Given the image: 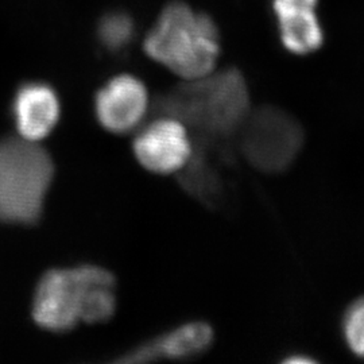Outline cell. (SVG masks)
<instances>
[{
	"instance_id": "cell-1",
	"label": "cell",
	"mask_w": 364,
	"mask_h": 364,
	"mask_svg": "<svg viewBox=\"0 0 364 364\" xmlns=\"http://www.w3.org/2000/svg\"><path fill=\"white\" fill-rule=\"evenodd\" d=\"M151 108L154 117L178 119L193 139L215 144L236 138L251 111L246 80L235 68L185 81L158 97Z\"/></svg>"
},
{
	"instance_id": "cell-9",
	"label": "cell",
	"mask_w": 364,
	"mask_h": 364,
	"mask_svg": "<svg viewBox=\"0 0 364 364\" xmlns=\"http://www.w3.org/2000/svg\"><path fill=\"white\" fill-rule=\"evenodd\" d=\"M11 115L21 138L39 142L50 135L60 122V99L45 82H26L14 96Z\"/></svg>"
},
{
	"instance_id": "cell-6",
	"label": "cell",
	"mask_w": 364,
	"mask_h": 364,
	"mask_svg": "<svg viewBox=\"0 0 364 364\" xmlns=\"http://www.w3.org/2000/svg\"><path fill=\"white\" fill-rule=\"evenodd\" d=\"M132 151L144 169L156 174L181 171L193 153L191 132L178 119L158 115L136 132Z\"/></svg>"
},
{
	"instance_id": "cell-4",
	"label": "cell",
	"mask_w": 364,
	"mask_h": 364,
	"mask_svg": "<svg viewBox=\"0 0 364 364\" xmlns=\"http://www.w3.org/2000/svg\"><path fill=\"white\" fill-rule=\"evenodd\" d=\"M115 275L103 266L85 263L50 269L39 278L31 304L34 323L49 332H69L81 323L90 287Z\"/></svg>"
},
{
	"instance_id": "cell-8",
	"label": "cell",
	"mask_w": 364,
	"mask_h": 364,
	"mask_svg": "<svg viewBox=\"0 0 364 364\" xmlns=\"http://www.w3.org/2000/svg\"><path fill=\"white\" fill-rule=\"evenodd\" d=\"M213 343V329L204 321H189L169 332L122 353L115 363H150L156 360H188L208 351Z\"/></svg>"
},
{
	"instance_id": "cell-7",
	"label": "cell",
	"mask_w": 364,
	"mask_h": 364,
	"mask_svg": "<svg viewBox=\"0 0 364 364\" xmlns=\"http://www.w3.org/2000/svg\"><path fill=\"white\" fill-rule=\"evenodd\" d=\"M149 107V93L144 82L131 75L111 78L95 96L96 119L112 134H127L138 129Z\"/></svg>"
},
{
	"instance_id": "cell-10",
	"label": "cell",
	"mask_w": 364,
	"mask_h": 364,
	"mask_svg": "<svg viewBox=\"0 0 364 364\" xmlns=\"http://www.w3.org/2000/svg\"><path fill=\"white\" fill-rule=\"evenodd\" d=\"M318 0H274L279 37L289 52L304 55L316 52L324 42L317 16Z\"/></svg>"
},
{
	"instance_id": "cell-5",
	"label": "cell",
	"mask_w": 364,
	"mask_h": 364,
	"mask_svg": "<svg viewBox=\"0 0 364 364\" xmlns=\"http://www.w3.org/2000/svg\"><path fill=\"white\" fill-rule=\"evenodd\" d=\"M248 164L264 173H281L294 162L304 144L296 117L277 107L250 111L236 134Z\"/></svg>"
},
{
	"instance_id": "cell-11",
	"label": "cell",
	"mask_w": 364,
	"mask_h": 364,
	"mask_svg": "<svg viewBox=\"0 0 364 364\" xmlns=\"http://www.w3.org/2000/svg\"><path fill=\"white\" fill-rule=\"evenodd\" d=\"M343 336L350 351L364 358V297L355 301L343 317Z\"/></svg>"
},
{
	"instance_id": "cell-2",
	"label": "cell",
	"mask_w": 364,
	"mask_h": 364,
	"mask_svg": "<svg viewBox=\"0 0 364 364\" xmlns=\"http://www.w3.org/2000/svg\"><path fill=\"white\" fill-rule=\"evenodd\" d=\"M144 52L183 81L204 77L216 69L220 55L219 28L207 14L173 1L144 39Z\"/></svg>"
},
{
	"instance_id": "cell-3",
	"label": "cell",
	"mask_w": 364,
	"mask_h": 364,
	"mask_svg": "<svg viewBox=\"0 0 364 364\" xmlns=\"http://www.w3.org/2000/svg\"><path fill=\"white\" fill-rule=\"evenodd\" d=\"M54 162L38 142L0 138V223L37 224L54 178Z\"/></svg>"
},
{
	"instance_id": "cell-12",
	"label": "cell",
	"mask_w": 364,
	"mask_h": 364,
	"mask_svg": "<svg viewBox=\"0 0 364 364\" xmlns=\"http://www.w3.org/2000/svg\"><path fill=\"white\" fill-rule=\"evenodd\" d=\"M132 22L124 14H111L102 21L99 28L100 38L107 48L120 49L123 48L132 37Z\"/></svg>"
}]
</instances>
